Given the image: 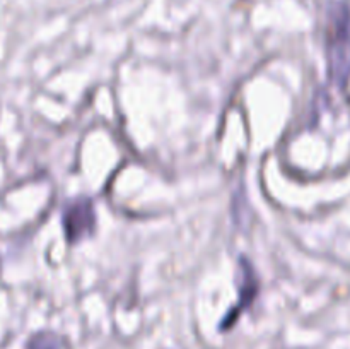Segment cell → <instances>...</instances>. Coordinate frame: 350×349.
Instances as JSON below:
<instances>
[{
	"mask_svg": "<svg viewBox=\"0 0 350 349\" xmlns=\"http://www.w3.org/2000/svg\"><path fill=\"white\" fill-rule=\"evenodd\" d=\"M328 75L338 88H344L350 77V14L345 5L330 10L327 26Z\"/></svg>",
	"mask_w": 350,
	"mask_h": 349,
	"instance_id": "6da1fadb",
	"label": "cell"
},
{
	"mask_svg": "<svg viewBox=\"0 0 350 349\" xmlns=\"http://www.w3.org/2000/svg\"><path fill=\"white\" fill-rule=\"evenodd\" d=\"M65 238L70 245L91 236L96 229V209L89 198H77L64 209L62 216Z\"/></svg>",
	"mask_w": 350,
	"mask_h": 349,
	"instance_id": "7a4b0ae2",
	"label": "cell"
},
{
	"mask_svg": "<svg viewBox=\"0 0 350 349\" xmlns=\"http://www.w3.org/2000/svg\"><path fill=\"white\" fill-rule=\"evenodd\" d=\"M238 291H239V303L238 307L232 308L228 313V317L222 320L221 328H228L234 324V320L238 318V315L245 310L246 307L252 305V301L255 300L256 293H258V279H256V274L253 270L252 263L246 259H239V269H238Z\"/></svg>",
	"mask_w": 350,
	"mask_h": 349,
	"instance_id": "3957f363",
	"label": "cell"
},
{
	"mask_svg": "<svg viewBox=\"0 0 350 349\" xmlns=\"http://www.w3.org/2000/svg\"><path fill=\"white\" fill-rule=\"evenodd\" d=\"M27 349H62V342L51 332H40L29 339Z\"/></svg>",
	"mask_w": 350,
	"mask_h": 349,
	"instance_id": "277c9868",
	"label": "cell"
}]
</instances>
